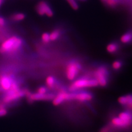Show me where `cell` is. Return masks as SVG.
I'll return each mask as SVG.
<instances>
[{
    "instance_id": "cell-28",
    "label": "cell",
    "mask_w": 132,
    "mask_h": 132,
    "mask_svg": "<svg viewBox=\"0 0 132 132\" xmlns=\"http://www.w3.org/2000/svg\"><path fill=\"white\" fill-rule=\"evenodd\" d=\"M3 2H4V0H0V8H1V6L2 5Z\"/></svg>"
},
{
    "instance_id": "cell-29",
    "label": "cell",
    "mask_w": 132,
    "mask_h": 132,
    "mask_svg": "<svg viewBox=\"0 0 132 132\" xmlns=\"http://www.w3.org/2000/svg\"><path fill=\"white\" fill-rule=\"evenodd\" d=\"M2 91H3V90H2V89H1V88H0V93H1V92H2Z\"/></svg>"
},
{
    "instance_id": "cell-27",
    "label": "cell",
    "mask_w": 132,
    "mask_h": 132,
    "mask_svg": "<svg viewBox=\"0 0 132 132\" xmlns=\"http://www.w3.org/2000/svg\"><path fill=\"white\" fill-rule=\"evenodd\" d=\"M6 104H5L2 100H0V109L6 108Z\"/></svg>"
},
{
    "instance_id": "cell-8",
    "label": "cell",
    "mask_w": 132,
    "mask_h": 132,
    "mask_svg": "<svg viewBox=\"0 0 132 132\" xmlns=\"http://www.w3.org/2000/svg\"><path fill=\"white\" fill-rule=\"evenodd\" d=\"M36 11L41 16L44 15L48 17H52L53 15V11L48 3L44 1L39 2L36 6Z\"/></svg>"
},
{
    "instance_id": "cell-25",
    "label": "cell",
    "mask_w": 132,
    "mask_h": 132,
    "mask_svg": "<svg viewBox=\"0 0 132 132\" xmlns=\"http://www.w3.org/2000/svg\"><path fill=\"white\" fill-rule=\"evenodd\" d=\"M8 113V111L6 108H2L0 109V117H2L3 116H5Z\"/></svg>"
},
{
    "instance_id": "cell-4",
    "label": "cell",
    "mask_w": 132,
    "mask_h": 132,
    "mask_svg": "<svg viewBox=\"0 0 132 132\" xmlns=\"http://www.w3.org/2000/svg\"><path fill=\"white\" fill-rule=\"evenodd\" d=\"M94 78L97 81L98 85L105 87L108 84L109 71L106 66L101 65L94 72Z\"/></svg>"
},
{
    "instance_id": "cell-30",
    "label": "cell",
    "mask_w": 132,
    "mask_h": 132,
    "mask_svg": "<svg viewBox=\"0 0 132 132\" xmlns=\"http://www.w3.org/2000/svg\"><path fill=\"white\" fill-rule=\"evenodd\" d=\"M101 1H102V2H105V1H106V0H101Z\"/></svg>"
},
{
    "instance_id": "cell-7",
    "label": "cell",
    "mask_w": 132,
    "mask_h": 132,
    "mask_svg": "<svg viewBox=\"0 0 132 132\" xmlns=\"http://www.w3.org/2000/svg\"><path fill=\"white\" fill-rule=\"evenodd\" d=\"M93 98V94L86 91L69 92V100H76L79 102L90 101Z\"/></svg>"
},
{
    "instance_id": "cell-12",
    "label": "cell",
    "mask_w": 132,
    "mask_h": 132,
    "mask_svg": "<svg viewBox=\"0 0 132 132\" xmlns=\"http://www.w3.org/2000/svg\"><path fill=\"white\" fill-rule=\"evenodd\" d=\"M118 117L126 124L127 127L132 125V113L129 111H123L119 113Z\"/></svg>"
},
{
    "instance_id": "cell-17",
    "label": "cell",
    "mask_w": 132,
    "mask_h": 132,
    "mask_svg": "<svg viewBox=\"0 0 132 132\" xmlns=\"http://www.w3.org/2000/svg\"><path fill=\"white\" fill-rule=\"evenodd\" d=\"M56 82V80L53 76H48L46 79V84L49 89H52L54 87Z\"/></svg>"
},
{
    "instance_id": "cell-21",
    "label": "cell",
    "mask_w": 132,
    "mask_h": 132,
    "mask_svg": "<svg viewBox=\"0 0 132 132\" xmlns=\"http://www.w3.org/2000/svg\"><path fill=\"white\" fill-rule=\"evenodd\" d=\"M67 2L74 10H78L79 8V5L76 0H66Z\"/></svg>"
},
{
    "instance_id": "cell-1",
    "label": "cell",
    "mask_w": 132,
    "mask_h": 132,
    "mask_svg": "<svg viewBox=\"0 0 132 132\" xmlns=\"http://www.w3.org/2000/svg\"><path fill=\"white\" fill-rule=\"evenodd\" d=\"M22 39L16 36H13L4 40L0 45V53L13 54L18 52L23 46Z\"/></svg>"
},
{
    "instance_id": "cell-18",
    "label": "cell",
    "mask_w": 132,
    "mask_h": 132,
    "mask_svg": "<svg viewBox=\"0 0 132 132\" xmlns=\"http://www.w3.org/2000/svg\"><path fill=\"white\" fill-rule=\"evenodd\" d=\"M61 35V31L59 29H56L53 30L50 34V38L51 41H55L60 38Z\"/></svg>"
},
{
    "instance_id": "cell-15",
    "label": "cell",
    "mask_w": 132,
    "mask_h": 132,
    "mask_svg": "<svg viewBox=\"0 0 132 132\" xmlns=\"http://www.w3.org/2000/svg\"><path fill=\"white\" fill-rule=\"evenodd\" d=\"M119 46L116 43H110L106 46V50L109 53L112 54V53H114L116 52L118 50Z\"/></svg>"
},
{
    "instance_id": "cell-14",
    "label": "cell",
    "mask_w": 132,
    "mask_h": 132,
    "mask_svg": "<svg viewBox=\"0 0 132 132\" xmlns=\"http://www.w3.org/2000/svg\"><path fill=\"white\" fill-rule=\"evenodd\" d=\"M121 42L123 44H128L132 40V31H127L123 34L120 38Z\"/></svg>"
},
{
    "instance_id": "cell-2",
    "label": "cell",
    "mask_w": 132,
    "mask_h": 132,
    "mask_svg": "<svg viewBox=\"0 0 132 132\" xmlns=\"http://www.w3.org/2000/svg\"><path fill=\"white\" fill-rule=\"evenodd\" d=\"M98 86L97 81L95 78H80L79 79H74L68 88L69 92H76L85 88H94Z\"/></svg>"
},
{
    "instance_id": "cell-5",
    "label": "cell",
    "mask_w": 132,
    "mask_h": 132,
    "mask_svg": "<svg viewBox=\"0 0 132 132\" xmlns=\"http://www.w3.org/2000/svg\"><path fill=\"white\" fill-rule=\"evenodd\" d=\"M81 65L79 62L72 61L69 62L66 67V77L69 80H74L79 74Z\"/></svg>"
},
{
    "instance_id": "cell-13",
    "label": "cell",
    "mask_w": 132,
    "mask_h": 132,
    "mask_svg": "<svg viewBox=\"0 0 132 132\" xmlns=\"http://www.w3.org/2000/svg\"><path fill=\"white\" fill-rule=\"evenodd\" d=\"M111 125L117 128L127 127L126 124L119 118L118 117H115L111 119Z\"/></svg>"
},
{
    "instance_id": "cell-19",
    "label": "cell",
    "mask_w": 132,
    "mask_h": 132,
    "mask_svg": "<svg viewBox=\"0 0 132 132\" xmlns=\"http://www.w3.org/2000/svg\"><path fill=\"white\" fill-rule=\"evenodd\" d=\"M123 65L122 62L120 60H115L113 62L112 64V68L115 70V71H118V70L120 69Z\"/></svg>"
},
{
    "instance_id": "cell-10",
    "label": "cell",
    "mask_w": 132,
    "mask_h": 132,
    "mask_svg": "<svg viewBox=\"0 0 132 132\" xmlns=\"http://www.w3.org/2000/svg\"><path fill=\"white\" fill-rule=\"evenodd\" d=\"M66 101H69V92L62 90L55 96L52 99V104L54 106H59Z\"/></svg>"
},
{
    "instance_id": "cell-31",
    "label": "cell",
    "mask_w": 132,
    "mask_h": 132,
    "mask_svg": "<svg viewBox=\"0 0 132 132\" xmlns=\"http://www.w3.org/2000/svg\"><path fill=\"white\" fill-rule=\"evenodd\" d=\"M81 1H85V0H81Z\"/></svg>"
},
{
    "instance_id": "cell-3",
    "label": "cell",
    "mask_w": 132,
    "mask_h": 132,
    "mask_svg": "<svg viewBox=\"0 0 132 132\" xmlns=\"http://www.w3.org/2000/svg\"><path fill=\"white\" fill-rule=\"evenodd\" d=\"M26 89H22L20 88L16 90L10 89L6 92L2 101L6 105L11 104L26 96Z\"/></svg>"
},
{
    "instance_id": "cell-20",
    "label": "cell",
    "mask_w": 132,
    "mask_h": 132,
    "mask_svg": "<svg viewBox=\"0 0 132 132\" xmlns=\"http://www.w3.org/2000/svg\"><path fill=\"white\" fill-rule=\"evenodd\" d=\"M41 40L45 44H47L50 42V34L48 32H44L41 35Z\"/></svg>"
},
{
    "instance_id": "cell-23",
    "label": "cell",
    "mask_w": 132,
    "mask_h": 132,
    "mask_svg": "<svg viewBox=\"0 0 132 132\" xmlns=\"http://www.w3.org/2000/svg\"><path fill=\"white\" fill-rule=\"evenodd\" d=\"M105 3L107 6L111 7H113L118 4V0H106Z\"/></svg>"
},
{
    "instance_id": "cell-26",
    "label": "cell",
    "mask_w": 132,
    "mask_h": 132,
    "mask_svg": "<svg viewBox=\"0 0 132 132\" xmlns=\"http://www.w3.org/2000/svg\"><path fill=\"white\" fill-rule=\"evenodd\" d=\"M102 131L106 132V131H109L110 130V127L109 126H106L105 127H103L102 129L101 130Z\"/></svg>"
},
{
    "instance_id": "cell-6",
    "label": "cell",
    "mask_w": 132,
    "mask_h": 132,
    "mask_svg": "<svg viewBox=\"0 0 132 132\" xmlns=\"http://www.w3.org/2000/svg\"><path fill=\"white\" fill-rule=\"evenodd\" d=\"M55 95L52 93H46V94H39V93H31L29 90L26 89V96L28 101L30 102L37 101H50L52 100L53 97H55Z\"/></svg>"
},
{
    "instance_id": "cell-16",
    "label": "cell",
    "mask_w": 132,
    "mask_h": 132,
    "mask_svg": "<svg viewBox=\"0 0 132 132\" xmlns=\"http://www.w3.org/2000/svg\"><path fill=\"white\" fill-rule=\"evenodd\" d=\"M26 18V15L23 13H16L12 14L11 19L14 22H20Z\"/></svg>"
},
{
    "instance_id": "cell-24",
    "label": "cell",
    "mask_w": 132,
    "mask_h": 132,
    "mask_svg": "<svg viewBox=\"0 0 132 132\" xmlns=\"http://www.w3.org/2000/svg\"><path fill=\"white\" fill-rule=\"evenodd\" d=\"M6 26V20L2 16H0V29H3Z\"/></svg>"
},
{
    "instance_id": "cell-22",
    "label": "cell",
    "mask_w": 132,
    "mask_h": 132,
    "mask_svg": "<svg viewBox=\"0 0 132 132\" xmlns=\"http://www.w3.org/2000/svg\"><path fill=\"white\" fill-rule=\"evenodd\" d=\"M48 88L47 87V86H41L37 89L36 93L39 94H46L48 92Z\"/></svg>"
},
{
    "instance_id": "cell-9",
    "label": "cell",
    "mask_w": 132,
    "mask_h": 132,
    "mask_svg": "<svg viewBox=\"0 0 132 132\" xmlns=\"http://www.w3.org/2000/svg\"><path fill=\"white\" fill-rule=\"evenodd\" d=\"M13 80V77L11 75H8V74L0 75V88L3 91L7 92L10 90Z\"/></svg>"
},
{
    "instance_id": "cell-11",
    "label": "cell",
    "mask_w": 132,
    "mask_h": 132,
    "mask_svg": "<svg viewBox=\"0 0 132 132\" xmlns=\"http://www.w3.org/2000/svg\"><path fill=\"white\" fill-rule=\"evenodd\" d=\"M118 102L121 105L127 107L128 109L132 110V94H128L119 97Z\"/></svg>"
}]
</instances>
